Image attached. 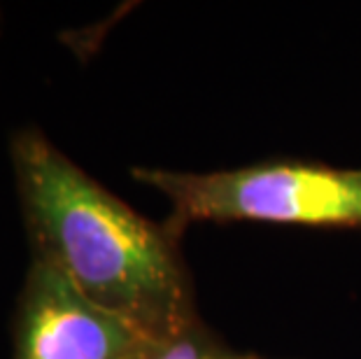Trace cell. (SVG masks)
Masks as SVG:
<instances>
[{
  "label": "cell",
  "mask_w": 361,
  "mask_h": 359,
  "mask_svg": "<svg viewBox=\"0 0 361 359\" xmlns=\"http://www.w3.org/2000/svg\"><path fill=\"white\" fill-rule=\"evenodd\" d=\"M133 178L171 201L175 238L191 221L361 226V171L282 162L217 173L135 168Z\"/></svg>",
  "instance_id": "2"
},
{
  "label": "cell",
  "mask_w": 361,
  "mask_h": 359,
  "mask_svg": "<svg viewBox=\"0 0 361 359\" xmlns=\"http://www.w3.org/2000/svg\"><path fill=\"white\" fill-rule=\"evenodd\" d=\"M231 359H259V357H252V355H231Z\"/></svg>",
  "instance_id": "5"
},
{
  "label": "cell",
  "mask_w": 361,
  "mask_h": 359,
  "mask_svg": "<svg viewBox=\"0 0 361 359\" xmlns=\"http://www.w3.org/2000/svg\"><path fill=\"white\" fill-rule=\"evenodd\" d=\"M142 336L49 266L30 264L14 322V359H128Z\"/></svg>",
  "instance_id": "3"
},
{
  "label": "cell",
  "mask_w": 361,
  "mask_h": 359,
  "mask_svg": "<svg viewBox=\"0 0 361 359\" xmlns=\"http://www.w3.org/2000/svg\"><path fill=\"white\" fill-rule=\"evenodd\" d=\"M12 164L33 262L147 336L198 317L166 224L130 210L33 128L12 138Z\"/></svg>",
  "instance_id": "1"
},
{
  "label": "cell",
  "mask_w": 361,
  "mask_h": 359,
  "mask_svg": "<svg viewBox=\"0 0 361 359\" xmlns=\"http://www.w3.org/2000/svg\"><path fill=\"white\" fill-rule=\"evenodd\" d=\"M128 359H231L194 317L166 336L145 334Z\"/></svg>",
  "instance_id": "4"
}]
</instances>
